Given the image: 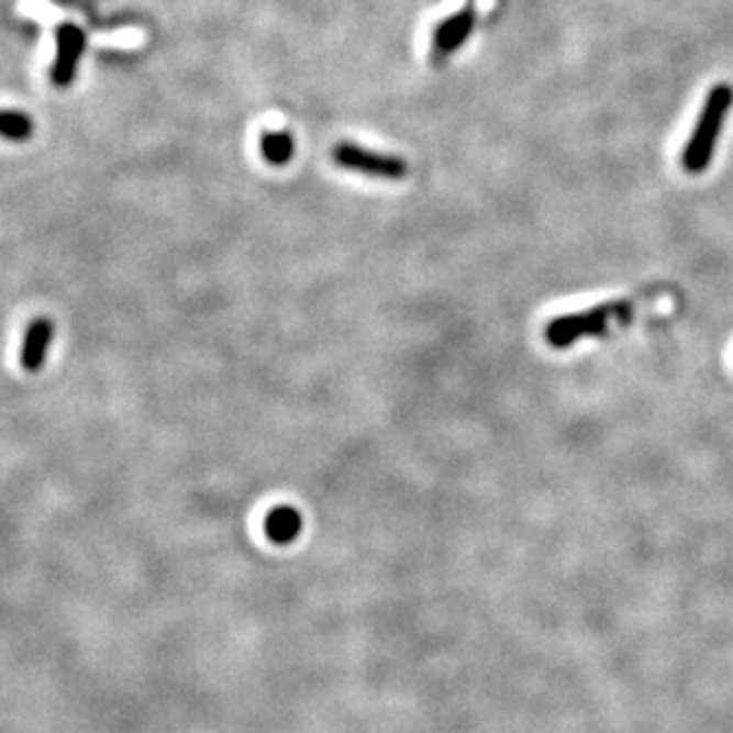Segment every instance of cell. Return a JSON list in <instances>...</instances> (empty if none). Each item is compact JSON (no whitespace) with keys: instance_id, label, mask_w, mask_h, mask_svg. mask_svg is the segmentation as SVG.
Listing matches in <instances>:
<instances>
[{"instance_id":"cell-1","label":"cell","mask_w":733,"mask_h":733,"mask_svg":"<svg viewBox=\"0 0 733 733\" xmlns=\"http://www.w3.org/2000/svg\"><path fill=\"white\" fill-rule=\"evenodd\" d=\"M733 108V89L729 84H717L710 89L706 105H702L698 114V124L693 129L691 138H688L684 155H681V165L688 171V175H700L706 171L712 163L717 143H720L724 120L729 110Z\"/></svg>"},{"instance_id":"cell-2","label":"cell","mask_w":733,"mask_h":733,"mask_svg":"<svg viewBox=\"0 0 733 733\" xmlns=\"http://www.w3.org/2000/svg\"><path fill=\"white\" fill-rule=\"evenodd\" d=\"M631 310V303H608L598 306L586 312H574L557 318L545 329V338L555 348H569L581 338L602 336L608 334V326L612 320H620Z\"/></svg>"},{"instance_id":"cell-3","label":"cell","mask_w":733,"mask_h":733,"mask_svg":"<svg viewBox=\"0 0 733 733\" xmlns=\"http://www.w3.org/2000/svg\"><path fill=\"white\" fill-rule=\"evenodd\" d=\"M332 160L343 169L357 171V175H365L371 179H384V181H402L410 171L408 163L402 160L400 155L369 151L351 141L336 143L332 151Z\"/></svg>"},{"instance_id":"cell-4","label":"cell","mask_w":733,"mask_h":733,"mask_svg":"<svg viewBox=\"0 0 733 733\" xmlns=\"http://www.w3.org/2000/svg\"><path fill=\"white\" fill-rule=\"evenodd\" d=\"M86 51L84 29L65 22L55 32V60L51 67V81L55 89H69L77 79L79 60Z\"/></svg>"},{"instance_id":"cell-5","label":"cell","mask_w":733,"mask_h":733,"mask_svg":"<svg viewBox=\"0 0 733 733\" xmlns=\"http://www.w3.org/2000/svg\"><path fill=\"white\" fill-rule=\"evenodd\" d=\"M474 26H477V10L471 5H465L459 12L451 14L448 20H443L434 34V46H431V60H434V65L451 60V57L465 46Z\"/></svg>"},{"instance_id":"cell-6","label":"cell","mask_w":733,"mask_h":733,"mask_svg":"<svg viewBox=\"0 0 733 733\" xmlns=\"http://www.w3.org/2000/svg\"><path fill=\"white\" fill-rule=\"evenodd\" d=\"M55 338V322L51 318H36L26 326L22 348H20V365L29 374H38L48 360V353Z\"/></svg>"},{"instance_id":"cell-7","label":"cell","mask_w":733,"mask_h":733,"mask_svg":"<svg viewBox=\"0 0 733 733\" xmlns=\"http://www.w3.org/2000/svg\"><path fill=\"white\" fill-rule=\"evenodd\" d=\"M300 529H303V517H300V512L289 506L275 508L265 520V534L271 543H277V545L293 543L300 534Z\"/></svg>"},{"instance_id":"cell-8","label":"cell","mask_w":733,"mask_h":733,"mask_svg":"<svg viewBox=\"0 0 733 733\" xmlns=\"http://www.w3.org/2000/svg\"><path fill=\"white\" fill-rule=\"evenodd\" d=\"M260 153L267 165L284 167L291 163L296 153V141L289 132H265L260 138Z\"/></svg>"},{"instance_id":"cell-9","label":"cell","mask_w":733,"mask_h":733,"mask_svg":"<svg viewBox=\"0 0 733 733\" xmlns=\"http://www.w3.org/2000/svg\"><path fill=\"white\" fill-rule=\"evenodd\" d=\"M34 134V120L20 110H0V138L24 143Z\"/></svg>"}]
</instances>
